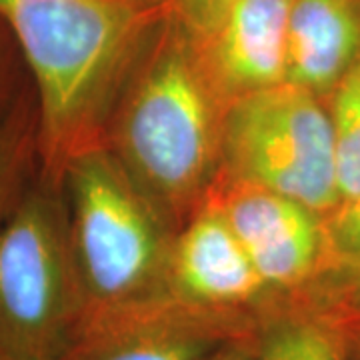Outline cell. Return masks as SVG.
<instances>
[{
	"instance_id": "6da1fadb",
	"label": "cell",
	"mask_w": 360,
	"mask_h": 360,
	"mask_svg": "<svg viewBox=\"0 0 360 360\" xmlns=\"http://www.w3.org/2000/svg\"><path fill=\"white\" fill-rule=\"evenodd\" d=\"M172 14L170 0H0L32 78L40 167L63 174L70 158L104 146L132 70Z\"/></svg>"
},
{
	"instance_id": "52a82bcc",
	"label": "cell",
	"mask_w": 360,
	"mask_h": 360,
	"mask_svg": "<svg viewBox=\"0 0 360 360\" xmlns=\"http://www.w3.org/2000/svg\"><path fill=\"white\" fill-rule=\"evenodd\" d=\"M252 321L162 298L86 322L63 360H205L246 338Z\"/></svg>"
},
{
	"instance_id": "3957f363",
	"label": "cell",
	"mask_w": 360,
	"mask_h": 360,
	"mask_svg": "<svg viewBox=\"0 0 360 360\" xmlns=\"http://www.w3.org/2000/svg\"><path fill=\"white\" fill-rule=\"evenodd\" d=\"M63 186L84 324L172 298L176 229L115 155L94 146L70 158L63 168Z\"/></svg>"
},
{
	"instance_id": "5b68a950",
	"label": "cell",
	"mask_w": 360,
	"mask_h": 360,
	"mask_svg": "<svg viewBox=\"0 0 360 360\" xmlns=\"http://www.w3.org/2000/svg\"><path fill=\"white\" fill-rule=\"evenodd\" d=\"M220 174L255 182L330 219L342 206L326 101L292 82L229 106Z\"/></svg>"
},
{
	"instance_id": "7a4b0ae2",
	"label": "cell",
	"mask_w": 360,
	"mask_h": 360,
	"mask_svg": "<svg viewBox=\"0 0 360 360\" xmlns=\"http://www.w3.org/2000/svg\"><path fill=\"white\" fill-rule=\"evenodd\" d=\"M226 110L191 30L172 14L132 70L104 146L176 232L219 179Z\"/></svg>"
},
{
	"instance_id": "8992f818",
	"label": "cell",
	"mask_w": 360,
	"mask_h": 360,
	"mask_svg": "<svg viewBox=\"0 0 360 360\" xmlns=\"http://www.w3.org/2000/svg\"><path fill=\"white\" fill-rule=\"evenodd\" d=\"M245 246L276 298L302 296L330 266L322 214L255 182L219 174L206 196Z\"/></svg>"
},
{
	"instance_id": "277c9868",
	"label": "cell",
	"mask_w": 360,
	"mask_h": 360,
	"mask_svg": "<svg viewBox=\"0 0 360 360\" xmlns=\"http://www.w3.org/2000/svg\"><path fill=\"white\" fill-rule=\"evenodd\" d=\"M82 326L63 174L40 167L0 222V360H63Z\"/></svg>"
},
{
	"instance_id": "e0dca14e",
	"label": "cell",
	"mask_w": 360,
	"mask_h": 360,
	"mask_svg": "<svg viewBox=\"0 0 360 360\" xmlns=\"http://www.w3.org/2000/svg\"><path fill=\"white\" fill-rule=\"evenodd\" d=\"M229 0H172L174 14L188 28H200L206 25Z\"/></svg>"
},
{
	"instance_id": "30bf717a",
	"label": "cell",
	"mask_w": 360,
	"mask_h": 360,
	"mask_svg": "<svg viewBox=\"0 0 360 360\" xmlns=\"http://www.w3.org/2000/svg\"><path fill=\"white\" fill-rule=\"evenodd\" d=\"M360 56V0H295L286 82L328 98Z\"/></svg>"
},
{
	"instance_id": "ba28073f",
	"label": "cell",
	"mask_w": 360,
	"mask_h": 360,
	"mask_svg": "<svg viewBox=\"0 0 360 360\" xmlns=\"http://www.w3.org/2000/svg\"><path fill=\"white\" fill-rule=\"evenodd\" d=\"M295 0H229L200 28H188L206 75L231 106L286 82Z\"/></svg>"
},
{
	"instance_id": "4fadbf2b",
	"label": "cell",
	"mask_w": 360,
	"mask_h": 360,
	"mask_svg": "<svg viewBox=\"0 0 360 360\" xmlns=\"http://www.w3.org/2000/svg\"><path fill=\"white\" fill-rule=\"evenodd\" d=\"M326 106L335 130L342 206H347L360 198V56L328 94Z\"/></svg>"
},
{
	"instance_id": "ac0fdd59",
	"label": "cell",
	"mask_w": 360,
	"mask_h": 360,
	"mask_svg": "<svg viewBox=\"0 0 360 360\" xmlns=\"http://www.w3.org/2000/svg\"><path fill=\"white\" fill-rule=\"evenodd\" d=\"M248 336L246 338H238V340H232L229 345L220 347L217 352H212L205 360H257L252 348H250V342H248Z\"/></svg>"
},
{
	"instance_id": "8fae6325",
	"label": "cell",
	"mask_w": 360,
	"mask_h": 360,
	"mask_svg": "<svg viewBox=\"0 0 360 360\" xmlns=\"http://www.w3.org/2000/svg\"><path fill=\"white\" fill-rule=\"evenodd\" d=\"M248 342L257 360H352L345 322L307 296H283L258 310Z\"/></svg>"
},
{
	"instance_id": "7c38bea8",
	"label": "cell",
	"mask_w": 360,
	"mask_h": 360,
	"mask_svg": "<svg viewBox=\"0 0 360 360\" xmlns=\"http://www.w3.org/2000/svg\"><path fill=\"white\" fill-rule=\"evenodd\" d=\"M39 168V110L30 86L0 122V222L11 214Z\"/></svg>"
},
{
	"instance_id": "2e32d148",
	"label": "cell",
	"mask_w": 360,
	"mask_h": 360,
	"mask_svg": "<svg viewBox=\"0 0 360 360\" xmlns=\"http://www.w3.org/2000/svg\"><path fill=\"white\" fill-rule=\"evenodd\" d=\"M13 34L8 32L6 25L0 20V122L13 112L18 101L25 96L28 90H20L16 86V70H14V58L11 54V46L6 39Z\"/></svg>"
},
{
	"instance_id": "d6986e66",
	"label": "cell",
	"mask_w": 360,
	"mask_h": 360,
	"mask_svg": "<svg viewBox=\"0 0 360 360\" xmlns=\"http://www.w3.org/2000/svg\"><path fill=\"white\" fill-rule=\"evenodd\" d=\"M345 330H347L350 356L352 360H360V321L345 322Z\"/></svg>"
},
{
	"instance_id": "9c48e42d",
	"label": "cell",
	"mask_w": 360,
	"mask_h": 360,
	"mask_svg": "<svg viewBox=\"0 0 360 360\" xmlns=\"http://www.w3.org/2000/svg\"><path fill=\"white\" fill-rule=\"evenodd\" d=\"M170 296L194 309L255 316L276 296L217 206L205 200L174 236Z\"/></svg>"
},
{
	"instance_id": "9a60e30c",
	"label": "cell",
	"mask_w": 360,
	"mask_h": 360,
	"mask_svg": "<svg viewBox=\"0 0 360 360\" xmlns=\"http://www.w3.org/2000/svg\"><path fill=\"white\" fill-rule=\"evenodd\" d=\"M326 226L330 245V266L336 262L360 258V198L336 210L326 220Z\"/></svg>"
},
{
	"instance_id": "5bb4252c",
	"label": "cell",
	"mask_w": 360,
	"mask_h": 360,
	"mask_svg": "<svg viewBox=\"0 0 360 360\" xmlns=\"http://www.w3.org/2000/svg\"><path fill=\"white\" fill-rule=\"evenodd\" d=\"M304 296L340 322L360 321V258L333 264Z\"/></svg>"
}]
</instances>
